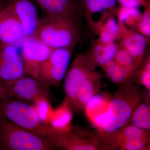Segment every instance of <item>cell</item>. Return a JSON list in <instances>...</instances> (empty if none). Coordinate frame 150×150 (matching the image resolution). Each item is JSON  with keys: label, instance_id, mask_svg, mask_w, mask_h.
I'll use <instances>...</instances> for the list:
<instances>
[{"label": "cell", "instance_id": "obj_28", "mask_svg": "<svg viewBox=\"0 0 150 150\" xmlns=\"http://www.w3.org/2000/svg\"><path fill=\"white\" fill-rule=\"evenodd\" d=\"M136 27L140 34L146 38L150 36V11L148 7L142 14L141 17L136 25Z\"/></svg>", "mask_w": 150, "mask_h": 150}, {"label": "cell", "instance_id": "obj_3", "mask_svg": "<svg viewBox=\"0 0 150 150\" xmlns=\"http://www.w3.org/2000/svg\"><path fill=\"white\" fill-rule=\"evenodd\" d=\"M56 149L47 137L35 134L6 119L0 118V150Z\"/></svg>", "mask_w": 150, "mask_h": 150}, {"label": "cell", "instance_id": "obj_27", "mask_svg": "<svg viewBox=\"0 0 150 150\" xmlns=\"http://www.w3.org/2000/svg\"><path fill=\"white\" fill-rule=\"evenodd\" d=\"M85 3L88 14L93 15L112 8L115 4L116 0H85Z\"/></svg>", "mask_w": 150, "mask_h": 150}, {"label": "cell", "instance_id": "obj_29", "mask_svg": "<svg viewBox=\"0 0 150 150\" xmlns=\"http://www.w3.org/2000/svg\"><path fill=\"white\" fill-rule=\"evenodd\" d=\"M10 99L4 81L0 80V100L6 101Z\"/></svg>", "mask_w": 150, "mask_h": 150}, {"label": "cell", "instance_id": "obj_2", "mask_svg": "<svg viewBox=\"0 0 150 150\" xmlns=\"http://www.w3.org/2000/svg\"><path fill=\"white\" fill-rule=\"evenodd\" d=\"M78 23L65 17L46 15L39 20L34 35L54 49L74 48L80 39Z\"/></svg>", "mask_w": 150, "mask_h": 150}, {"label": "cell", "instance_id": "obj_24", "mask_svg": "<svg viewBox=\"0 0 150 150\" xmlns=\"http://www.w3.org/2000/svg\"><path fill=\"white\" fill-rule=\"evenodd\" d=\"M142 14L137 8L127 7L122 6L117 13L118 22L126 27L135 26Z\"/></svg>", "mask_w": 150, "mask_h": 150}, {"label": "cell", "instance_id": "obj_26", "mask_svg": "<svg viewBox=\"0 0 150 150\" xmlns=\"http://www.w3.org/2000/svg\"><path fill=\"white\" fill-rule=\"evenodd\" d=\"M150 137L136 138L120 143L115 150H149Z\"/></svg>", "mask_w": 150, "mask_h": 150}, {"label": "cell", "instance_id": "obj_15", "mask_svg": "<svg viewBox=\"0 0 150 150\" xmlns=\"http://www.w3.org/2000/svg\"><path fill=\"white\" fill-rule=\"evenodd\" d=\"M46 15L65 17L78 23L79 13L72 0H33Z\"/></svg>", "mask_w": 150, "mask_h": 150}, {"label": "cell", "instance_id": "obj_32", "mask_svg": "<svg viewBox=\"0 0 150 150\" xmlns=\"http://www.w3.org/2000/svg\"><path fill=\"white\" fill-rule=\"evenodd\" d=\"M0 1H6L5 0H0Z\"/></svg>", "mask_w": 150, "mask_h": 150}, {"label": "cell", "instance_id": "obj_16", "mask_svg": "<svg viewBox=\"0 0 150 150\" xmlns=\"http://www.w3.org/2000/svg\"><path fill=\"white\" fill-rule=\"evenodd\" d=\"M150 137V131L129 124L102 139L105 150H115L120 143L136 138Z\"/></svg>", "mask_w": 150, "mask_h": 150}, {"label": "cell", "instance_id": "obj_4", "mask_svg": "<svg viewBox=\"0 0 150 150\" xmlns=\"http://www.w3.org/2000/svg\"><path fill=\"white\" fill-rule=\"evenodd\" d=\"M0 118L8 120L42 137H46L54 133L50 125L40 121L32 105L12 98L6 101L0 100Z\"/></svg>", "mask_w": 150, "mask_h": 150}, {"label": "cell", "instance_id": "obj_18", "mask_svg": "<svg viewBox=\"0 0 150 150\" xmlns=\"http://www.w3.org/2000/svg\"><path fill=\"white\" fill-rule=\"evenodd\" d=\"M108 78L118 88L123 87L134 83L135 76L128 70L111 60L101 67Z\"/></svg>", "mask_w": 150, "mask_h": 150}, {"label": "cell", "instance_id": "obj_19", "mask_svg": "<svg viewBox=\"0 0 150 150\" xmlns=\"http://www.w3.org/2000/svg\"><path fill=\"white\" fill-rule=\"evenodd\" d=\"M96 24L99 35L98 40L103 42H115L119 39L120 27L118 21L113 17L105 14Z\"/></svg>", "mask_w": 150, "mask_h": 150}, {"label": "cell", "instance_id": "obj_1", "mask_svg": "<svg viewBox=\"0 0 150 150\" xmlns=\"http://www.w3.org/2000/svg\"><path fill=\"white\" fill-rule=\"evenodd\" d=\"M147 91L142 89L139 85L134 83L118 88L106 112L99 119L102 122L99 123L101 125L96 131L102 140L129 124L133 112Z\"/></svg>", "mask_w": 150, "mask_h": 150}, {"label": "cell", "instance_id": "obj_20", "mask_svg": "<svg viewBox=\"0 0 150 150\" xmlns=\"http://www.w3.org/2000/svg\"><path fill=\"white\" fill-rule=\"evenodd\" d=\"M72 110L65 98L60 106L54 110L49 125L56 132L69 130L72 126Z\"/></svg>", "mask_w": 150, "mask_h": 150}, {"label": "cell", "instance_id": "obj_9", "mask_svg": "<svg viewBox=\"0 0 150 150\" xmlns=\"http://www.w3.org/2000/svg\"><path fill=\"white\" fill-rule=\"evenodd\" d=\"M96 69L90 61L87 54H78L75 56L64 83L65 98L71 109L82 84Z\"/></svg>", "mask_w": 150, "mask_h": 150}, {"label": "cell", "instance_id": "obj_5", "mask_svg": "<svg viewBox=\"0 0 150 150\" xmlns=\"http://www.w3.org/2000/svg\"><path fill=\"white\" fill-rule=\"evenodd\" d=\"M57 149L64 150H105L96 131L79 125L69 130L56 132L46 137Z\"/></svg>", "mask_w": 150, "mask_h": 150}, {"label": "cell", "instance_id": "obj_8", "mask_svg": "<svg viewBox=\"0 0 150 150\" xmlns=\"http://www.w3.org/2000/svg\"><path fill=\"white\" fill-rule=\"evenodd\" d=\"M53 50L35 35L25 37L21 54L24 63L25 75L40 80V66Z\"/></svg>", "mask_w": 150, "mask_h": 150}, {"label": "cell", "instance_id": "obj_14", "mask_svg": "<svg viewBox=\"0 0 150 150\" xmlns=\"http://www.w3.org/2000/svg\"><path fill=\"white\" fill-rule=\"evenodd\" d=\"M102 75L96 69L93 70L84 81L79 89L72 110L81 112L84 109L90 100L100 89Z\"/></svg>", "mask_w": 150, "mask_h": 150}, {"label": "cell", "instance_id": "obj_7", "mask_svg": "<svg viewBox=\"0 0 150 150\" xmlns=\"http://www.w3.org/2000/svg\"><path fill=\"white\" fill-rule=\"evenodd\" d=\"M73 50L72 48L54 49L40 66V80L49 86L60 85L67 75Z\"/></svg>", "mask_w": 150, "mask_h": 150}, {"label": "cell", "instance_id": "obj_21", "mask_svg": "<svg viewBox=\"0 0 150 150\" xmlns=\"http://www.w3.org/2000/svg\"><path fill=\"white\" fill-rule=\"evenodd\" d=\"M150 91L133 112L129 124L147 131H150Z\"/></svg>", "mask_w": 150, "mask_h": 150}, {"label": "cell", "instance_id": "obj_12", "mask_svg": "<svg viewBox=\"0 0 150 150\" xmlns=\"http://www.w3.org/2000/svg\"><path fill=\"white\" fill-rule=\"evenodd\" d=\"M120 27L119 39L121 45L134 58L139 64H142L145 56L147 39L144 35L129 29L118 22Z\"/></svg>", "mask_w": 150, "mask_h": 150}, {"label": "cell", "instance_id": "obj_31", "mask_svg": "<svg viewBox=\"0 0 150 150\" xmlns=\"http://www.w3.org/2000/svg\"><path fill=\"white\" fill-rule=\"evenodd\" d=\"M8 2L0 1V10L4 6H5L8 3Z\"/></svg>", "mask_w": 150, "mask_h": 150}, {"label": "cell", "instance_id": "obj_6", "mask_svg": "<svg viewBox=\"0 0 150 150\" xmlns=\"http://www.w3.org/2000/svg\"><path fill=\"white\" fill-rule=\"evenodd\" d=\"M4 81L11 98L32 103L40 97L50 100L52 94L50 87L40 80L23 76L14 80Z\"/></svg>", "mask_w": 150, "mask_h": 150}, {"label": "cell", "instance_id": "obj_17", "mask_svg": "<svg viewBox=\"0 0 150 150\" xmlns=\"http://www.w3.org/2000/svg\"><path fill=\"white\" fill-rule=\"evenodd\" d=\"M118 48V45L115 42L106 43L98 40L94 45L91 52L87 55L95 67H102L113 60Z\"/></svg>", "mask_w": 150, "mask_h": 150}, {"label": "cell", "instance_id": "obj_22", "mask_svg": "<svg viewBox=\"0 0 150 150\" xmlns=\"http://www.w3.org/2000/svg\"><path fill=\"white\" fill-rule=\"evenodd\" d=\"M32 105L40 121L45 125H49L54 110L50 100L40 97L34 100Z\"/></svg>", "mask_w": 150, "mask_h": 150}, {"label": "cell", "instance_id": "obj_11", "mask_svg": "<svg viewBox=\"0 0 150 150\" xmlns=\"http://www.w3.org/2000/svg\"><path fill=\"white\" fill-rule=\"evenodd\" d=\"M25 75L21 55L14 45H2L0 48V80L11 81Z\"/></svg>", "mask_w": 150, "mask_h": 150}, {"label": "cell", "instance_id": "obj_30", "mask_svg": "<svg viewBox=\"0 0 150 150\" xmlns=\"http://www.w3.org/2000/svg\"><path fill=\"white\" fill-rule=\"evenodd\" d=\"M123 6L127 7L137 8L141 5L139 0H118Z\"/></svg>", "mask_w": 150, "mask_h": 150}, {"label": "cell", "instance_id": "obj_10", "mask_svg": "<svg viewBox=\"0 0 150 150\" xmlns=\"http://www.w3.org/2000/svg\"><path fill=\"white\" fill-rule=\"evenodd\" d=\"M25 38L22 24L8 2L0 10V42L14 45Z\"/></svg>", "mask_w": 150, "mask_h": 150}, {"label": "cell", "instance_id": "obj_23", "mask_svg": "<svg viewBox=\"0 0 150 150\" xmlns=\"http://www.w3.org/2000/svg\"><path fill=\"white\" fill-rule=\"evenodd\" d=\"M113 60L116 64L135 75L136 79L137 72L141 64H139L121 45L118 46V50Z\"/></svg>", "mask_w": 150, "mask_h": 150}, {"label": "cell", "instance_id": "obj_25", "mask_svg": "<svg viewBox=\"0 0 150 150\" xmlns=\"http://www.w3.org/2000/svg\"><path fill=\"white\" fill-rule=\"evenodd\" d=\"M134 83L141 85L146 90L150 91V55L145 56L137 72Z\"/></svg>", "mask_w": 150, "mask_h": 150}, {"label": "cell", "instance_id": "obj_13", "mask_svg": "<svg viewBox=\"0 0 150 150\" xmlns=\"http://www.w3.org/2000/svg\"><path fill=\"white\" fill-rule=\"evenodd\" d=\"M9 3L22 24L25 37L35 35L39 19L33 0H9Z\"/></svg>", "mask_w": 150, "mask_h": 150}]
</instances>
